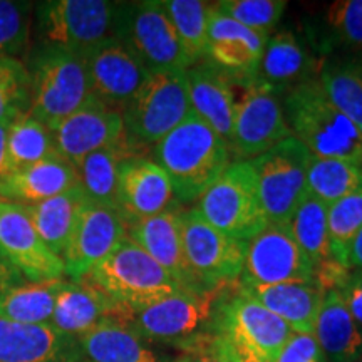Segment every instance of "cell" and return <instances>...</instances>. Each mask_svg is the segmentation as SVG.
I'll use <instances>...</instances> for the list:
<instances>
[{
  "instance_id": "60d3db41",
  "label": "cell",
  "mask_w": 362,
  "mask_h": 362,
  "mask_svg": "<svg viewBox=\"0 0 362 362\" xmlns=\"http://www.w3.org/2000/svg\"><path fill=\"white\" fill-rule=\"evenodd\" d=\"M34 4L0 0V57L19 59L27 52Z\"/></svg>"
},
{
  "instance_id": "7bdbcfd3",
  "label": "cell",
  "mask_w": 362,
  "mask_h": 362,
  "mask_svg": "<svg viewBox=\"0 0 362 362\" xmlns=\"http://www.w3.org/2000/svg\"><path fill=\"white\" fill-rule=\"evenodd\" d=\"M180 346H197L206 354H210L218 362H262L255 356L243 349L240 344L232 341L223 334L216 332H203L200 336L189 339Z\"/></svg>"
},
{
  "instance_id": "8992f818",
  "label": "cell",
  "mask_w": 362,
  "mask_h": 362,
  "mask_svg": "<svg viewBox=\"0 0 362 362\" xmlns=\"http://www.w3.org/2000/svg\"><path fill=\"white\" fill-rule=\"evenodd\" d=\"M115 37L134 54L148 74L192 66L161 0L117 2Z\"/></svg>"
},
{
  "instance_id": "f35d334b",
  "label": "cell",
  "mask_w": 362,
  "mask_h": 362,
  "mask_svg": "<svg viewBox=\"0 0 362 362\" xmlns=\"http://www.w3.org/2000/svg\"><path fill=\"white\" fill-rule=\"evenodd\" d=\"M327 225L330 259L347 267L349 247L362 228V188L329 205Z\"/></svg>"
},
{
  "instance_id": "9c48e42d",
  "label": "cell",
  "mask_w": 362,
  "mask_h": 362,
  "mask_svg": "<svg viewBox=\"0 0 362 362\" xmlns=\"http://www.w3.org/2000/svg\"><path fill=\"white\" fill-rule=\"evenodd\" d=\"M310 158L305 144L288 136L264 155L250 160L269 225L288 226L291 223L293 211L307 194Z\"/></svg>"
},
{
  "instance_id": "277c9868",
  "label": "cell",
  "mask_w": 362,
  "mask_h": 362,
  "mask_svg": "<svg viewBox=\"0 0 362 362\" xmlns=\"http://www.w3.org/2000/svg\"><path fill=\"white\" fill-rule=\"evenodd\" d=\"M185 71L149 74L121 111L124 139L133 151L156 146L193 112Z\"/></svg>"
},
{
  "instance_id": "d6986e66",
  "label": "cell",
  "mask_w": 362,
  "mask_h": 362,
  "mask_svg": "<svg viewBox=\"0 0 362 362\" xmlns=\"http://www.w3.org/2000/svg\"><path fill=\"white\" fill-rule=\"evenodd\" d=\"M175 192L158 163L134 155L121 165L117 178V211L124 221L141 220L171 210Z\"/></svg>"
},
{
  "instance_id": "ac0fdd59",
  "label": "cell",
  "mask_w": 362,
  "mask_h": 362,
  "mask_svg": "<svg viewBox=\"0 0 362 362\" xmlns=\"http://www.w3.org/2000/svg\"><path fill=\"white\" fill-rule=\"evenodd\" d=\"M51 131L59 156L72 165L90 153L124 139L121 111L112 110L96 98L54 124Z\"/></svg>"
},
{
  "instance_id": "8d00e7d4",
  "label": "cell",
  "mask_w": 362,
  "mask_h": 362,
  "mask_svg": "<svg viewBox=\"0 0 362 362\" xmlns=\"http://www.w3.org/2000/svg\"><path fill=\"white\" fill-rule=\"evenodd\" d=\"M327 210V205L307 193L288 223L293 240L305 252L315 269L330 260Z\"/></svg>"
},
{
  "instance_id": "52a82bcc",
  "label": "cell",
  "mask_w": 362,
  "mask_h": 362,
  "mask_svg": "<svg viewBox=\"0 0 362 362\" xmlns=\"http://www.w3.org/2000/svg\"><path fill=\"white\" fill-rule=\"evenodd\" d=\"M84 279L131 310L181 291L168 272L129 238Z\"/></svg>"
},
{
  "instance_id": "9a60e30c",
  "label": "cell",
  "mask_w": 362,
  "mask_h": 362,
  "mask_svg": "<svg viewBox=\"0 0 362 362\" xmlns=\"http://www.w3.org/2000/svg\"><path fill=\"white\" fill-rule=\"evenodd\" d=\"M0 252L27 282L61 280L64 262L35 232L24 205L0 200Z\"/></svg>"
},
{
  "instance_id": "7a4b0ae2",
  "label": "cell",
  "mask_w": 362,
  "mask_h": 362,
  "mask_svg": "<svg viewBox=\"0 0 362 362\" xmlns=\"http://www.w3.org/2000/svg\"><path fill=\"white\" fill-rule=\"evenodd\" d=\"M282 104L292 136L305 144L312 156L362 166V133L334 106L319 79L288 90Z\"/></svg>"
},
{
  "instance_id": "6da1fadb",
  "label": "cell",
  "mask_w": 362,
  "mask_h": 362,
  "mask_svg": "<svg viewBox=\"0 0 362 362\" xmlns=\"http://www.w3.org/2000/svg\"><path fill=\"white\" fill-rule=\"evenodd\" d=\"M165 170L181 203L198 202L230 165L228 144L192 112L155 146V160Z\"/></svg>"
},
{
  "instance_id": "30bf717a",
  "label": "cell",
  "mask_w": 362,
  "mask_h": 362,
  "mask_svg": "<svg viewBox=\"0 0 362 362\" xmlns=\"http://www.w3.org/2000/svg\"><path fill=\"white\" fill-rule=\"evenodd\" d=\"M230 78L237 88H243L242 96L237 99L228 139L230 158L250 161L292 136V131L285 119L279 94L255 84L248 74L230 72Z\"/></svg>"
},
{
  "instance_id": "ba28073f",
  "label": "cell",
  "mask_w": 362,
  "mask_h": 362,
  "mask_svg": "<svg viewBox=\"0 0 362 362\" xmlns=\"http://www.w3.org/2000/svg\"><path fill=\"white\" fill-rule=\"evenodd\" d=\"M37 34L45 45L84 56L115 37L117 2L107 0H49L35 4Z\"/></svg>"
},
{
  "instance_id": "e0dca14e",
  "label": "cell",
  "mask_w": 362,
  "mask_h": 362,
  "mask_svg": "<svg viewBox=\"0 0 362 362\" xmlns=\"http://www.w3.org/2000/svg\"><path fill=\"white\" fill-rule=\"evenodd\" d=\"M83 59L93 98L117 111L124 110L149 76L134 54L116 37L90 49Z\"/></svg>"
},
{
  "instance_id": "1f68e13d",
  "label": "cell",
  "mask_w": 362,
  "mask_h": 362,
  "mask_svg": "<svg viewBox=\"0 0 362 362\" xmlns=\"http://www.w3.org/2000/svg\"><path fill=\"white\" fill-rule=\"evenodd\" d=\"M317 79L334 106L362 133V59L322 57Z\"/></svg>"
},
{
  "instance_id": "5bb4252c",
  "label": "cell",
  "mask_w": 362,
  "mask_h": 362,
  "mask_svg": "<svg viewBox=\"0 0 362 362\" xmlns=\"http://www.w3.org/2000/svg\"><path fill=\"white\" fill-rule=\"evenodd\" d=\"M315 267L293 240L288 226L267 225L264 232L247 243L245 264L240 284L275 285L312 282Z\"/></svg>"
},
{
  "instance_id": "5b68a950",
  "label": "cell",
  "mask_w": 362,
  "mask_h": 362,
  "mask_svg": "<svg viewBox=\"0 0 362 362\" xmlns=\"http://www.w3.org/2000/svg\"><path fill=\"white\" fill-rule=\"evenodd\" d=\"M198 214L211 226L240 242H250L269 225L250 161H232L202 194Z\"/></svg>"
},
{
  "instance_id": "4316f807",
  "label": "cell",
  "mask_w": 362,
  "mask_h": 362,
  "mask_svg": "<svg viewBox=\"0 0 362 362\" xmlns=\"http://www.w3.org/2000/svg\"><path fill=\"white\" fill-rule=\"evenodd\" d=\"M79 187L78 171L64 158H52L0 178V200L34 205Z\"/></svg>"
},
{
  "instance_id": "83f0119b",
  "label": "cell",
  "mask_w": 362,
  "mask_h": 362,
  "mask_svg": "<svg viewBox=\"0 0 362 362\" xmlns=\"http://www.w3.org/2000/svg\"><path fill=\"white\" fill-rule=\"evenodd\" d=\"M312 336L332 362H356L362 354V332L339 291H325Z\"/></svg>"
},
{
  "instance_id": "c3c4849f",
  "label": "cell",
  "mask_w": 362,
  "mask_h": 362,
  "mask_svg": "<svg viewBox=\"0 0 362 362\" xmlns=\"http://www.w3.org/2000/svg\"><path fill=\"white\" fill-rule=\"evenodd\" d=\"M347 267L351 270H362V228L352 240L347 253Z\"/></svg>"
},
{
  "instance_id": "681fc988",
  "label": "cell",
  "mask_w": 362,
  "mask_h": 362,
  "mask_svg": "<svg viewBox=\"0 0 362 362\" xmlns=\"http://www.w3.org/2000/svg\"><path fill=\"white\" fill-rule=\"evenodd\" d=\"M7 126L0 123V178L6 176L8 171V160H7Z\"/></svg>"
},
{
  "instance_id": "b9f144b4",
  "label": "cell",
  "mask_w": 362,
  "mask_h": 362,
  "mask_svg": "<svg viewBox=\"0 0 362 362\" xmlns=\"http://www.w3.org/2000/svg\"><path fill=\"white\" fill-rule=\"evenodd\" d=\"M215 7L238 24L269 34L279 24L280 17L287 7L285 0H221Z\"/></svg>"
},
{
  "instance_id": "7dc6e473",
  "label": "cell",
  "mask_w": 362,
  "mask_h": 362,
  "mask_svg": "<svg viewBox=\"0 0 362 362\" xmlns=\"http://www.w3.org/2000/svg\"><path fill=\"white\" fill-rule=\"evenodd\" d=\"M180 347L183 349V352H181L180 356H176L173 361H168V362H218L197 346H180Z\"/></svg>"
},
{
  "instance_id": "74e56055",
  "label": "cell",
  "mask_w": 362,
  "mask_h": 362,
  "mask_svg": "<svg viewBox=\"0 0 362 362\" xmlns=\"http://www.w3.org/2000/svg\"><path fill=\"white\" fill-rule=\"evenodd\" d=\"M161 6L192 64L206 57L208 12L211 4L202 0H161Z\"/></svg>"
},
{
  "instance_id": "4dcf8cb0",
  "label": "cell",
  "mask_w": 362,
  "mask_h": 362,
  "mask_svg": "<svg viewBox=\"0 0 362 362\" xmlns=\"http://www.w3.org/2000/svg\"><path fill=\"white\" fill-rule=\"evenodd\" d=\"M133 151L123 141L94 151L74 165L78 171L79 187L86 198L98 205L116 208L117 210V178H119L121 165L134 156Z\"/></svg>"
},
{
  "instance_id": "44dd1931",
  "label": "cell",
  "mask_w": 362,
  "mask_h": 362,
  "mask_svg": "<svg viewBox=\"0 0 362 362\" xmlns=\"http://www.w3.org/2000/svg\"><path fill=\"white\" fill-rule=\"evenodd\" d=\"M126 235L173 277L181 288L206 292L198 287L185 259L181 211H163L148 218L126 221Z\"/></svg>"
},
{
  "instance_id": "836d02e7",
  "label": "cell",
  "mask_w": 362,
  "mask_h": 362,
  "mask_svg": "<svg viewBox=\"0 0 362 362\" xmlns=\"http://www.w3.org/2000/svg\"><path fill=\"white\" fill-rule=\"evenodd\" d=\"M314 52L327 54L336 49H362V0H337L324 12L319 34H310Z\"/></svg>"
},
{
  "instance_id": "484cf974",
  "label": "cell",
  "mask_w": 362,
  "mask_h": 362,
  "mask_svg": "<svg viewBox=\"0 0 362 362\" xmlns=\"http://www.w3.org/2000/svg\"><path fill=\"white\" fill-rule=\"evenodd\" d=\"M238 288L259 300L272 314L282 319L292 332L312 334L324 291L315 280L312 282H285L275 285L240 284Z\"/></svg>"
},
{
  "instance_id": "f1b7e54d",
  "label": "cell",
  "mask_w": 362,
  "mask_h": 362,
  "mask_svg": "<svg viewBox=\"0 0 362 362\" xmlns=\"http://www.w3.org/2000/svg\"><path fill=\"white\" fill-rule=\"evenodd\" d=\"M78 362H168L146 341L117 322L99 324L76 339Z\"/></svg>"
},
{
  "instance_id": "ab89813d",
  "label": "cell",
  "mask_w": 362,
  "mask_h": 362,
  "mask_svg": "<svg viewBox=\"0 0 362 362\" xmlns=\"http://www.w3.org/2000/svg\"><path fill=\"white\" fill-rule=\"evenodd\" d=\"M30 107V74L21 59L0 57V123L11 124Z\"/></svg>"
},
{
  "instance_id": "7c38bea8",
  "label": "cell",
  "mask_w": 362,
  "mask_h": 362,
  "mask_svg": "<svg viewBox=\"0 0 362 362\" xmlns=\"http://www.w3.org/2000/svg\"><path fill=\"white\" fill-rule=\"evenodd\" d=\"M214 291L194 292L181 291L171 296L131 310L124 307L121 325L133 330L144 341L170 344H185L189 339L200 336L208 320H211Z\"/></svg>"
},
{
  "instance_id": "f546056e",
  "label": "cell",
  "mask_w": 362,
  "mask_h": 362,
  "mask_svg": "<svg viewBox=\"0 0 362 362\" xmlns=\"http://www.w3.org/2000/svg\"><path fill=\"white\" fill-rule=\"evenodd\" d=\"M88 203L89 200L83 189L76 187L34 205H24V208L42 242L49 250L62 259Z\"/></svg>"
},
{
  "instance_id": "3957f363",
  "label": "cell",
  "mask_w": 362,
  "mask_h": 362,
  "mask_svg": "<svg viewBox=\"0 0 362 362\" xmlns=\"http://www.w3.org/2000/svg\"><path fill=\"white\" fill-rule=\"evenodd\" d=\"M30 74V115L49 129L86 106L90 94L88 71L79 54L42 44L27 67Z\"/></svg>"
},
{
  "instance_id": "ee69618b",
  "label": "cell",
  "mask_w": 362,
  "mask_h": 362,
  "mask_svg": "<svg viewBox=\"0 0 362 362\" xmlns=\"http://www.w3.org/2000/svg\"><path fill=\"white\" fill-rule=\"evenodd\" d=\"M275 362H327L312 334L293 332L277 354Z\"/></svg>"
},
{
  "instance_id": "bcb514c9",
  "label": "cell",
  "mask_w": 362,
  "mask_h": 362,
  "mask_svg": "<svg viewBox=\"0 0 362 362\" xmlns=\"http://www.w3.org/2000/svg\"><path fill=\"white\" fill-rule=\"evenodd\" d=\"M27 280L8 264L4 253L0 252V292L8 291V288L17 287V285L25 284Z\"/></svg>"
},
{
  "instance_id": "d590c367",
  "label": "cell",
  "mask_w": 362,
  "mask_h": 362,
  "mask_svg": "<svg viewBox=\"0 0 362 362\" xmlns=\"http://www.w3.org/2000/svg\"><path fill=\"white\" fill-rule=\"evenodd\" d=\"M362 188V166L346 160L312 156L307 168V193L332 205Z\"/></svg>"
},
{
  "instance_id": "2e32d148",
  "label": "cell",
  "mask_w": 362,
  "mask_h": 362,
  "mask_svg": "<svg viewBox=\"0 0 362 362\" xmlns=\"http://www.w3.org/2000/svg\"><path fill=\"white\" fill-rule=\"evenodd\" d=\"M126 221L116 208L89 202L81 214L62 262L71 280H83L124 240Z\"/></svg>"
},
{
  "instance_id": "7402d4cb",
  "label": "cell",
  "mask_w": 362,
  "mask_h": 362,
  "mask_svg": "<svg viewBox=\"0 0 362 362\" xmlns=\"http://www.w3.org/2000/svg\"><path fill=\"white\" fill-rule=\"evenodd\" d=\"M123 312L124 305L107 297L89 280H64L49 324L59 334L76 341L99 324H119Z\"/></svg>"
},
{
  "instance_id": "603a6c76",
  "label": "cell",
  "mask_w": 362,
  "mask_h": 362,
  "mask_svg": "<svg viewBox=\"0 0 362 362\" xmlns=\"http://www.w3.org/2000/svg\"><path fill=\"white\" fill-rule=\"evenodd\" d=\"M192 110L228 144L237 96L230 72L211 61H198L185 71Z\"/></svg>"
},
{
  "instance_id": "d6a6232c",
  "label": "cell",
  "mask_w": 362,
  "mask_h": 362,
  "mask_svg": "<svg viewBox=\"0 0 362 362\" xmlns=\"http://www.w3.org/2000/svg\"><path fill=\"white\" fill-rule=\"evenodd\" d=\"M62 285V279L25 282L0 292V319L29 325L49 324Z\"/></svg>"
},
{
  "instance_id": "ffe728a7",
  "label": "cell",
  "mask_w": 362,
  "mask_h": 362,
  "mask_svg": "<svg viewBox=\"0 0 362 362\" xmlns=\"http://www.w3.org/2000/svg\"><path fill=\"white\" fill-rule=\"evenodd\" d=\"M320 61L302 39L291 30H282L267 40L265 51L252 81L275 94H287L297 86L317 79Z\"/></svg>"
},
{
  "instance_id": "8fae6325",
  "label": "cell",
  "mask_w": 362,
  "mask_h": 362,
  "mask_svg": "<svg viewBox=\"0 0 362 362\" xmlns=\"http://www.w3.org/2000/svg\"><path fill=\"white\" fill-rule=\"evenodd\" d=\"M185 259L202 291H215L240 279L247 242H240L211 226L197 208L181 211Z\"/></svg>"
},
{
  "instance_id": "4fadbf2b",
  "label": "cell",
  "mask_w": 362,
  "mask_h": 362,
  "mask_svg": "<svg viewBox=\"0 0 362 362\" xmlns=\"http://www.w3.org/2000/svg\"><path fill=\"white\" fill-rule=\"evenodd\" d=\"M214 319L216 334L230 337L262 362H275L292 329L243 291L220 305Z\"/></svg>"
},
{
  "instance_id": "cb8c5ba5",
  "label": "cell",
  "mask_w": 362,
  "mask_h": 362,
  "mask_svg": "<svg viewBox=\"0 0 362 362\" xmlns=\"http://www.w3.org/2000/svg\"><path fill=\"white\" fill-rule=\"evenodd\" d=\"M269 35L255 33L221 13L215 4L208 12L206 57L235 74H253L265 51Z\"/></svg>"
},
{
  "instance_id": "e575fe53",
  "label": "cell",
  "mask_w": 362,
  "mask_h": 362,
  "mask_svg": "<svg viewBox=\"0 0 362 362\" xmlns=\"http://www.w3.org/2000/svg\"><path fill=\"white\" fill-rule=\"evenodd\" d=\"M52 158H59L52 131L39 119L24 115L7 126L8 170H21Z\"/></svg>"
},
{
  "instance_id": "d4e9b609",
  "label": "cell",
  "mask_w": 362,
  "mask_h": 362,
  "mask_svg": "<svg viewBox=\"0 0 362 362\" xmlns=\"http://www.w3.org/2000/svg\"><path fill=\"white\" fill-rule=\"evenodd\" d=\"M0 362H78L76 341L51 324L29 325L0 319Z\"/></svg>"
},
{
  "instance_id": "f6af8a7d",
  "label": "cell",
  "mask_w": 362,
  "mask_h": 362,
  "mask_svg": "<svg viewBox=\"0 0 362 362\" xmlns=\"http://www.w3.org/2000/svg\"><path fill=\"white\" fill-rule=\"evenodd\" d=\"M341 296L354 320L362 325V270H352L349 279L341 287Z\"/></svg>"
}]
</instances>
